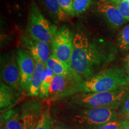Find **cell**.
I'll return each instance as SVG.
<instances>
[{"label": "cell", "instance_id": "8992f818", "mask_svg": "<svg viewBox=\"0 0 129 129\" xmlns=\"http://www.w3.org/2000/svg\"><path fill=\"white\" fill-rule=\"evenodd\" d=\"M84 80L80 75L65 77L55 75L49 91L50 101H60L80 93Z\"/></svg>", "mask_w": 129, "mask_h": 129}, {"label": "cell", "instance_id": "d4e9b609", "mask_svg": "<svg viewBox=\"0 0 129 129\" xmlns=\"http://www.w3.org/2000/svg\"><path fill=\"white\" fill-rule=\"evenodd\" d=\"M53 129H76L71 125L62 121L53 118Z\"/></svg>", "mask_w": 129, "mask_h": 129}, {"label": "cell", "instance_id": "5b68a950", "mask_svg": "<svg viewBox=\"0 0 129 129\" xmlns=\"http://www.w3.org/2000/svg\"><path fill=\"white\" fill-rule=\"evenodd\" d=\"M28 17V34L35 40L51 44L58 29L48 22L34 1L30 4Z\"/></svg>", "mask_w": 129, "mask_h": 129}, {"label": "cell", "instance_id": "4dcf8cb0", "mask_svg": "<svg viewBox=\"0 0 129 129\" xmlns=\"http://www.w3.org/2000/svg\"><path fill=\"white\" fill-rule=\"evenodd\" d=\"M119 129H120V128H119Z\"/></svg>", "mask_w": 129, "mask_h": 129}, {"label": "cell", "instance_id": "7a4b0ae2", "mask_svg": "<svg viewBox=\"0 0 129 129\" xmlns=\"http://www.w3.org/2000/svg\"><path fill=\"white\" fill-rule=\"evenodd\" d=\"M102 61L101 52L85 35L80 33L74 35L71 66L78 75L84 80L90 78Z\"/></svg>", "mask_w": 129, "mask_h": 129}, {"label": "cell", "instance_id": "2e32d148", "mask_svg": "<svg viewBox=\"0 0 129 129\" xmlns=\"http://www.w3.org/2000/svg\"><path fill=\"white\" fill-rule=\"evenodd\" d=\"M45 67H46V65L44 64L36 62L35 71L34 72L31 82L29 87L28 92V96L31 97L39 96L42 77H43V73Z\"/></svg>", "mask_w": 129, "mask_h": 129}, {"label": "cell", "instance_id": "52a82bcc", "mask_svg": "<svg viewBox=\"0 0 129 129\" xmlns=\"http://www.w3.org/2000/svg\"><path fill=\"white\" fill-rule=\"evenodd\" d=\"M74 37L67 26H62L56 31L51 42V54L58 59L71 65Z\"/></svg>", "mask_w": 129, "mask_h": 129}, {"label": "cell", "instance_id": "7c38bea8", "mask_svg": "<svg viewBox=\"0 0 129 129\" xmlns=\"http://www.w3.org/2000/svg\"><path fill=\"white\" fill-rule=\"evenodd\" d=\"M97 10L102 14L114 28H118L125 23L117 6L109 2L97 3Z\"/></svg>", "mask_w": 129, "mask_h": 129}, {"label": "cell", "instance_id": "ac0fdd59", "mask_svg": "<svg viewBox=\"0 0 129 129\" xmlns=\"http://www.w3.org/2000/svg\"><path fill=\"white\" fill-rule=\"evenodd\" d=\"M47 9L51 16L59 22H66L68 20V16L61 8L58 0H44Z\"/></svg>", "mask_w": 129, "mask_h": 129}, {"label": "cell", "instance_id": "9a60e30c", "mask_svg": "<svg viewBox=\"0 0 129 129\" xmlns=\"http://www.w3.org/2000/svg\"><path fill=\"white\" fill-rule=\"evenodd\" d=\"M45 65L56 75L72 77L78 75L72 69L71 66L58 59L52 54Z\"/></svg>", "mask_w": 129, "mask_h": 129}, {"label": "cell", "instance_id": "277c9868", "mask_svg": "<svg viewBox=\"0 0 129 129\" xmlns=\"http://www.w3.org/2000/svg\"><path fill=\"white\" fill-rule=\"evenodd\" d=\"M127 89L98 93H78L71 97L69 104L85 108H109L117 110L127 94Z\"/></svg>", "mask_w": 129, "mask_h": 129}, {"label": "cell", "instance_id": "44dd1931", "mask_svg": "<svg viewBox=\"0 0 129 129\" xmlns=\"http://www.w3.org/2000/svg\"><path fill=\"white\" fill-rule=\"evenodd\" d=\"M92 0H73V7L77 16L84 13L90 7Z\"/></svg>", "mask_w": 129, "mask_h": 129}, {"label": "cell", "instance_id": "f546056e", "mask_svg": "<svg viewBox=\"0 0 129 129\" xmlns=\"http://www.w3.org/2000/svg\"><path fill=\"white\" fill-rule=\"evenodd\" d=\"M109 1V0H99V1H101V2H107V1Z\"/></svg>", "mask_w": 129, "mask_h": 129}, {"label": "cell", "instance_id": "6da1fadb", "mask_svg": "<svg viewBox=\"0 0 129 129\" xmlns=\"http://www.w3.org/2000/svg\"><path fill=\"white\" fill-rule=\"evenodd\" d=\"M52 117L76 129H99L108 122L118 120L115 110L109 108H85L71 105L60 111H56Z\"/></svg>", "mask_w": 129, "mask_h": 129}, {"label": "cell", "instance_id": "3957f363", "mask_svg": "<svg viewBox=\"0 0 129 129\" xmlns=\"http://www.w3.org/2000/svg\"><path fill=\"white\" fill-rule=\"evenodd\" d=\"M129 77L125 70L112 67L102 71L88 80H84L80 93H98L112 91L126 88Z\"/></svg>", "mask_w": 129, "mask_h": 129}, {"label": "cell", "instance_id": "484cf974", "mask_svg": "<svg viewBox=\"0 0 129 129\" xmlns=\"http://www.w3.org/2000/svg\"><path fill=\"white\" fill-rule=\"evenodd\" d=\"M120 121L118 120H115L113 121L108 122L102 126L99 129H119L121 124Z\"/></svg>", "mask_w": 129, "mask_h": 129}, {"label": "cell", "instance_id": "603a6c76", "mask_svg": "<svg viewBox=\"0 0 129 129\" xmlns=\"http://www.w3.org/2000/svg\"><path fill=\"white\" fill-rule=\"evenodd\" d=\"M120 115L124 120H129V94H126L123 98L119 107Z\"/></svg>", "mask_w": 129, "mask_h": 129}, {"label": "cell", "instance_id": "4fadbf2b", "mask_svg": "<svg viewBox=\"0 0 129 129\" xmlns=\"http://www.w3.org/2000/svg\"><path fill=\"white\" fill-rule=\"evenodd\" d=\"M21 93L1 81L0 83V109L3 113L14 108L21 99Z\"/></svg>", "mask_w": 129, "mask_h": 129}, {"label": "cell", "instance_id": "8fae6325", "mask_svg": "<svg viewBox=\"0 0 129 129\" xmlns=\"http://www.w3.org/2000/svg\"><path fill=\"white\" fill-rule=\"evenodd\" d=\"M43 105L39 100H30L22 104L20 108L23 128L35 129L42 114Z\"/></svg>", "mask_w": 129, "mask_h": 129}, {"label": "cell", "instance_id": "9c48e42d", "mask_svg": "<svg viewBox=\"0 0 129 129\" xmlns=\"http://www.w3.org/2000/svg\"><path fill=\"white\" fill-rule=\"evenodd\" d=\"M16 56L20 74L21 87L23 91L28 92L36 62L30 53L22 47L17 50Z\"/></svg>", "mask_w": 129, "mask_h": 129}, {"label": "cell", "instance_id": "d6986e66", "mask_svg": "<svg viewBox=\"0 0 129 129\" xmlns=\"http://www.w3.org/2000/svg\"><path fill=\"white\" fill-rule=\"evenodd\" d=\"M53 118L48 106L42 112L35 129H53Z\"/></svg>", "mask_w": 129, "mask_h": 129}, {"label": "cell", "instance_id": "83f0119b", "mask_svg": "<svg viewBox=\"0 0 129 129\" xmlns=\"http://www.w3.org/2000/svg\"><path fill=\"white\" fill-rule=\"evenodd\" d=\"M120 129H129V120H124L121 121Z\"/></svg>", "mask_w": 129, "mask_h": 129}, {"label": "cell", "instance_id": "30bf717a", "mask_svg": "<svg viewBox=\"0 0 129 129\" xmlns=\"http://www.w3.org/2000/svg\"><path fill=\"white\" fill-rule=\"evenodd\" d=\"M21 43L22 48L30 53L35 62L46 64L51 55L50 44L35 40L28 33L22 36Z\"/></svg>", "mask_w": 129, "mask_h": 129}, {"label": "cell", "instance_id": "f1b7e54d", "mask_svg": "<svg viewBox=\"0 0 129 129\" xmlns=\"http://www.w3.org/2000/svg\"><path fill=\"white\" fill-rule=\"evenodd\" d=\"M122 1H123V0H109V2L115 5V6H117Z\"/></svg>", "mask_w": 129, "mask_h": 129}, {"label": "cell", "instance_id": "5bb4252c", "mask_svg": "<svg viewBox=\"0 0 129 129\" xmlns=\"http://www.w3.org/2000/svg\"><path fill=\"white\" fill-rule=\"evenodd\" d=\"M23 125L19 108H14L1 113V129H22Z\"/></svg>", "mask_w": 129, "mask_h": 129}, {"label": "cell", "instance_id": "ba28073f", "mask_svg": "<svg viewBox=\"0 0 129 129\" xmlns=\"http://www.w3.org/2000/svg\"><path fill=\"white\" fill-rule=\"evenodd\" d=\"M1 81L6 84L19 92H23L20 84L18 64L16 56L13 53L5 56L1 61Z\"/></svg>", "mask_w": 129, "mask_h": 129}, {"label": "cell", "instance_id": "cb8c5ba5", "mask_svg": "<svg viewBox=\"0 0 129 129\" xmlns=\"http://www.w3.org/2000/svg\"><path fill=\"white\" fill-rule=\"evenodd\" d=\"M118 9L125 20L129 22V0H123L117 6Z\"/></svg>", "mask_w": 129, "mask_h": 129}, {"label": "cell", "instance_id": "7402d4cb", "mask_svg": "<svg viewBox=\"0 0 129 129\" xmlns=\"http://www.w3.org/2000/svg\"><path fill=\"white\" fill-rule=\"evenodd\" d=\"M61 8L68 16L75 17L77 14L73 7V0H58Z\"/></svg>", "mask_w": 129, "mask_h": 129}, {"label": "cell", "instance_id": "e0dca14e", "mask_svg": "<svg viewBox=\"0 0 129 129\" xmlns=\"http://www.w3.org/2000/svg\"><path fill=\"white\" fill-rule=\"evenodd\" d=\"M55 74L48 68L45 67L43 73L41 86L40 88L39 98L41 99H48L49 91Z\"/></svg>", "mask_w": 129, "mask_h": 129}, {"label": "cell", "instance_id": "ffe728a7", "mask_svg": "<svg viewBox=\"0 0 129 129\" xmlns=\"http://www.w3.org/2000/svg\"><path fill=\"white\" fill-rule=\"evenodd\" d=\"M117 45L121 50H129V25L125 26L119 32Z\"/></svg>", "mask_w": 129, "mask_h": 129}, {"label": "cell", "instance_id": "4316f807", "mask_svg": "<svg viewBox=\"0 0 129 129\" xmlns=\"http://www.w3.org/2000/svg\"><path fill=\"white\" fill-rule=\"evenodd\" d=\"M124 63L125 71L129 77V54L124 58Z\"/></svg>", "mask_w": 129, "mask_h": 129}]
</instances>
